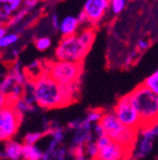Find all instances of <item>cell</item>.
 Instances as JSON below:
<instances>
[{"instance_id": "19", "label": "cell", "mask_w": 158, "mask_h": 160, "mask_svg": "<svg viewBox=\"0 0 158 160\" xmlns=\"http://www.w3.org/2000/svg\"><path fill=\"white\" fill-rule=\"evenodd\" d=\"M143 86L145 88H147L148 90H151L153 93L158 95V72L157 71H154L151 75H149L148 77L146 78Z\"/></svg>"}, {"instance_id": "18", "label": "cell", "mask_w": 158, "mask_h": 160, "mask_svg": "<svg viewBox=\"0 0 158 160\" xmlns=\"http://www.w3.org/2000/svg\"><path fill=\"white\" fill-rule=\"evenodd\" d=\"M97 152H99V147L94 139L84 145V156L87 160H95Z\"/></svg>"}, {"instance_id": "34", "label": "cell", "mask_w": 158, "mask_h": 160, "mask_svg": "<svg viewBox=\"0 0 158 160\" xmlns=\"http://www.w3.org/2000/svg\"><path fill=\"white\" fill-rule=\"evenodd\" d=\"M0 19H2V20H3V18H2V11H1V8H0Z\"/></svg>"}, {"instance_id": "4", "label": "cell", "mask_w": 158, "mask_h": 160, "mask_svg": "<svg viewBox=\"0 0 158 160\" xmlns=\"http://www.w3.org/2000/svg\"><path fill=\"white\" fill-rule=\"evenodd\" d=\"M89 50L90 48L82 43L77 35L63 37L55 49V58L58 61L81 63Z\"/></svg>"}, {"instance_id": "22", "label": "cell", "mask_w": 158, "mask_h": 160, "mask_svg": "<svg viewBox=\"0 0 158 160\" xmlns=\"http://www.w3.org/2000/svg\"><path fill=\"white\" fill-rule=\"evenodd\" d=\"M126 6V0H111L109 2V10L113 15H118L124 10Z\"/></svg>"}, {"instance_id": "20", "label": "cell", "mask_w": 158, "mask_h": 160, "mask_svg": "<svg viewBox=\"0 0 158 160\" xmlns=\"http://www.w3.org/2000/svg\"><path fill=\"white\" fill-rule=\"evenodd\" d=\"M19 40V33L17 32H7L0 39V49H5V48H9L17 43Z\"/></svg>"}, {"instance_id": "27", "label": "cell", "mask_w": 158, "mask_h": 160, "mask_svg": "<svg viewBox=\"0 0 158 160\" xmlns=\"http://www.w3.org/2000/svg\"><path fill=\"white\" fill-rule=\"evenodd\" d=\"M38 2H39V0H22V3L25 5V9L27 10L35 8L38 5Z\"/></svg>"}, {"instance_id": "15", "label": "cell", "mask_w": 158, "mask_h": 160, "mask_svg": "<svg viewBox=\"0 0 158 160\" xmlns=\"http://www.w3.org/2000/svg\"><path fill=\"white\" fill-rule=\"evenodd\" d=\"M79 39L82 41L83 45H85L87 48L92 47V43L94 42V39H95V31L91 28H86V29L82 30L80 33H77Z\"/></svg>"}, {"instance_id": "33", "label": "cell", "mask_w": 158, "mask_h": 160, "mask_svg": "<svg viewBox=\"0 0 158 160\" xmlns=\"http://www.w3.org/2000/svg\"><path fill=\"white\" fill-rule=\"evenodd\" d=\"M126 160H137V159H135V158H134V157H132V156H129V157L127 158V159H126Z\"/></svg>"}, {"instance_id": "9", "label": "cell", "mask_w": 158, "mask_h": 160, "mask_svg": "<svg viewBox=\"0 0 158 160\" xmlns=\"http://www.w3.org/2000/svg\"><path fill=\"white\" fill-rule=\"evenodd\" d=\"M21 119L12 106H6L0 111V141L6 142L17 135Z\"/></svg>"}, {"instance_id": "11", "label": "cell", "mask_w": 158, "mask_h": 160, "mask_svg": "<svg viewBox=\"0 0 158 160\" xmlns=\"http://www.w3.org/2000/svg\"><path fill=\"white\" fill-rule=\"evenodd\" d=\"M22 143L19 141L11 139L5 142L3 151L0 152V159L7 160H21V155H22Z\"/></svg>"}, {"instance_id": "5", "label": "cell", "mask_w": 158, "mask_h": 160, "mask_svg": "<svg viewBox=\"0 0 158 160\" xmlns=\"http://www.w3.org/2000/svg\"><path fill=\"white\" fill-rule=\"evenodd\" d=\"M158 136L157 123L144 125L137 129V137L131 150V156L135 159H144L149 156L154 150Z\"/></svg>"}, {"instance_id": "23", "label": "cell", "mask_w": 158, "mask_h": 160, "mask_svg": "<svg viewBox=\"0 0 158 160\" xmlns=\"http://www.w3.org/2000/svg\"><path fill=\"white\" fill-rule=\"evenodd\" d=\"M52 46V40L49 37H40L35 40V47L39 51H45Z\"/></svg>"}, {"instance_id": "14", "label": "cell", "mask_w": 158, "mask_h": 160, "mask_svg": "<svg viewBox=\"0 0 158 160\" xmlns=\"http://www.w3.org/2000/svg\"><path fill=\"white\" fill-rule=\"evenodd\" d=\"M8 75L11 76V77L15 79L16 82H17L18 85H21V86L25 85V82L28 79V77L26 76L23 69L21 68V62H20V61H17V62L11 67V69L9 70Z\"/></svg>"}, {"instance_id": "37", "label": "cell", "mask_w": 158, "mask_h": 160, "mask_svg": "<svg viewBox=\"0 0 158 160\" xmlns=\"http://www.w3.org/2000/svg\"><path fill=\"white\" fill-rule=\"evenodd\" d=\"M107 1H109H109H111V0H107Z\"/></svg>"}, {"instance_id": "6", "label": "cell", "mask_w": 158, "mask_h": 160, "mask_svg": "<svg viewBox=\"0 0 158 160\" xmlns=\"http://www.w3.org/2000/svg\"><path fill=\"white\" fill-rule=\"evenodd\" d=\"M48 75L61 86H71L77 82L82 72L81 63L55 61L49 65Z\"/></svg>"}, {"instance_id": "16", "label": "cell", "mask_w": 158, "mask_h": 160, "mask_svg": "<svg viewBox=\"0 0 158 160\" xmlns=\"http://www.w3.org/2000/svg\"><path fill=\"white\" fill-rule=\"evenodd\" d=\"M44 137L45 133L43 131H31V132H28L25 135L22 145H37Z\"/></svg>"}, {"instance_id": "26", "label": "cell", "mask_w": 158, "mask_h": 160, "mask_svg": "<svg viewBox=\"0 0 158 160\" xmlns=\"http://www.w3.org/2000/svg\"><path fill=\"white\" fill-rule=\"evenodd\" d=\"M149 46H151V42L146 39H141L138 41V43H137V48H138V50H141V51L147 50L149 48Z\"/></svg>"}, {"instance_id": "12", "label": "cell", "mask_w": 158, "mask_h": 160, "mask_svg": "<svg viewBox=\"0 0 158 160\" xmlns=\"http://www.w3.org/2000/svg\"><path fill=\"white\" fill-rule=\"evenodd\" d=\"M80 28V23L77 21V17L74 16H67L62 20H60V25L58 30L61 33L62 38L70 37V36L77 35V30Z\"/></svg>"}, {"instance_id": "10", "label": "cell", "mask_w": 158, "mask_h": 160, "mask_svg": "<svg viewBox=\"0 0 158 160\" xmlns=\"http://www.w3.org/2000/svg\"><path fill=\"white\" fill-rule=\"evenodd\" d=\"M109 10L107 0H86L83 6V11L89 22L96 23L104 18Z\"/></svg>"}, {"instance_id": "21", "label": "cell", "mask_w": 158, "mask_h": 160, "mask_svg": "<svg viewBox=\"0 0 158 160\" xmlns=\"http://www.w3.org/2000/svg\"><path fill=\"white\" fill-rule=\"evenodd\" d=\"M102 116H103V111L100 109H92L89 110L84 117V119L86 120L90 125H95V123H99L100 120H101Z\"/></svg>"}, {"instance_id": "3", "label": "cell", "mask_w": 158, "mask_h": 160, "mask_svg": "<svg viewBox=\"0 0 158 160\" xmlns=\"http://www.w3.org/2000/svg\"><path fill=\"white\" fill-rule=\"evenodd\" d=\"M100 125L103 129L104 135L107 138L119 143L123 147L132 150L134 143H135L136 137H137V130L129 129V128L123 126L119 122L113 111H106L103 112Z\"/></svg>"}, {"instance_id": "17", "label": "cell", "mask_w": 158, "mask_h": 160, "mask_svg": "<svg viewBox=\"0 0 158 160\" xmlns=\"http://www.w3.org/2000/svg\"><path fill=\"white\" fill-rule=\"evenodd\" d=\"M15 85H18V83L16 82L15 79H13L11 76L7 73V75L1 79V81H0V92L2 93L5 97H7L8 93L10 92V90L12 89Z\"/></svg>"}, {"instance_id": "8", "label": "cell", "mask_w": 158, "mask_h": 160, "mask_svg": "<svg viewBox=\"0 0 158 160\" xmlns=\"http://www.w3.org/2000/svg\"><path fill=\"white\" fill-rule=\"evenodd\" d=\"M113 113L122 125L129 129L137 130L142 126L141 119L132 106L128 95L123 96L117 100L116 106L113 109Z\"/></svg>"}, {"instance_id": "28", "label": "cell", "mask_w": 158, "mask_h": 160, "mask_svg": "<svg viewBox=\"0 0 158 160\" xmlns=\"http://www.w3.org/2000/svg\"><path fill=\"white\" fill-rule=\"evenodd\" d=\"M51 22H52V27L54 28V29H58V28H59L60 19H59V16H58L57 13L52 15V17H51Z\"/></svg>"}, {"instance_id": "2", "label": "cell", "mask_w": 158, "mask_h": 160, "mask_svg": "<svg viewBox=\"0 0 158 160\" xmlns=\"http://www.w3.org/2000/svg\"><path fill=\"white\" fill-rule=\"evenodd\" d=\"M128 98L141 119L142 126L157 123L158 95L141 85L128 93Z\"/></svg>"}, {"instance_id": "29", "label": "cell", "mask_w": 158, "mask_h": 160, "mask_svg": "<svg viewBox=\"0 0 158 160\" xmlns=\"http://www.w3.org/2000/svg\"><path fill=\"white\" fill-rule=\"evenodd\" d=\"M77 21H79L80 25H83V23H86L89 22V20H87L86 16H85V13L83 12V11H81V12L79 13V16L77 17Z\"/></svg>"}, {"instance_id": "7", "label": "cell", "mask_w": 158, "mask_h": 160, "mask_svg": "<svg viewBox=\"0 0 158 160\" xmlns=\"http://www.w3.org/2000/svg\"><path fill=\"white\" fill-rule=\"evenodd\" d=\"M94 140L99 147V152L95 160H126L131 156V150L115 141H112L105 135L100 136Z\"/></svg>"}, {"instance_id": "13", "label": "cell", "mask_w": 158, "mask_h": 160, "mask_svg": "<svg viewBox=\"0 0 158 160\" xmlns=\"http://www.w3.org/2000/svg\"><path fill=\"white\" fill-rule=\"evenodd\" d=\"M43 150L37 145H23L21 159L23 160H42Z\"/></svg>"}, {"instance_id": "32", "label": "cell", "mask_w": 158, "mask_h": 160, "mask_svg": "<svg viewBox=\"0 0 158 160\" xmlns=\"http://www.w3.org/2000/svg\"><path fill=\"white\" fill-rule=\"evenodd\" d=\"M70 160H87V159L85 157H82V158H72Z\"/></svg>"}, {"instance_id": "1", "label": "cell", "mask_w": 158, "mask_h": 160, "mask_svg": "<svg viewBox=\"0 0 158 160\" xmlns=\"http://www.w3.org/2000/svg\"><path fill=\"white\" fill-rule=\"evenodd\" d=\"M33 81L35 105L42 109H55L71 103L79 83L77 81L71 86H61L48 75L47 70L37 76Z\"/></svg>"}, {"instance_id": "31", "label": "cell", "mask_w": 158, "mask_h": 160, "mask_svg": "<svg viewBox=\"0 0 158 160\" xmlns=\"http://www.w3.org/2000/svg\"><path fill=\"white\" fill-rule=\"evenodd\" d=\"M7 32H8V27L6 25H3V23H1V25H0V39H1Z\"/></svg>"}, {"instance_id": "30", "label": "cell", "mask_w": 158, "mask_h": 160, "mask_svg": "<svg viewBox=\"0 0 158 160\" xmlns=\"http://www.w3.org/2000/svg\"><path fill=\"white\" fill-rule=\"evenodd\" d=\"M6 106H9L7 102V99H6V97L2 95V93L0 92V111H1Z\"/></svg>"}, {"instance_id": "35", "label": "cell", "mask_w": 158, "mask_h": 160, "mask_svg": "<svg viewBox=\"0 0 158 160\" xmlns=\"http://www.w3.org/2000/svg\"><path fill=\"white\" fill-rule=\"evenodd\" d=\"M1 23H3V20L2 19H0V25H1Z\"/></svg>"}, {"instance_id": "36", "label": "cell", "mask_w": 158, "mask_h": 160, "mask_svg": "<svg viewBox=\"0 0 158 160\" xmlns=\"http://www.w3.org/2000/svg\"><path fill=\"white\" fill-rule=\"evenodd\" d=\"M0 59H1V53H0Z\"/></svg>"}, {"instance_id": "25", "label": "cell", "mask_w": 158, "mask_h": 160, "mask_svg": "<svg viewBox=\"0 0 158 160\" xmlns=\"http://www.w3.org/2000/svg\"><path fill=\"white\" fill-rule=\"evenodd\" d=\"M8 6L10 7L11 11H17L18 9H20L21 5H22V0H8Z\"/></svg>"}, {"instance_id": "24", "label": "cell", "mask_w": 158, "mask_h": 160, "mask_svg": "<svg viewBox=\"0 0 158 160\" xmlns=\"http://www.w3.org/2000/svg\"><path fill=\"white\" fill-rule=\"evenodd\" d=\"M27 13H28V10L25 9V8H22V9H19V11H18L15 16H11V17H10V19L8 20V26H11V27H13V26L19 25V23L21 22L23 19H25V17L27 16Z\"/></svg>"}]
</instances>
